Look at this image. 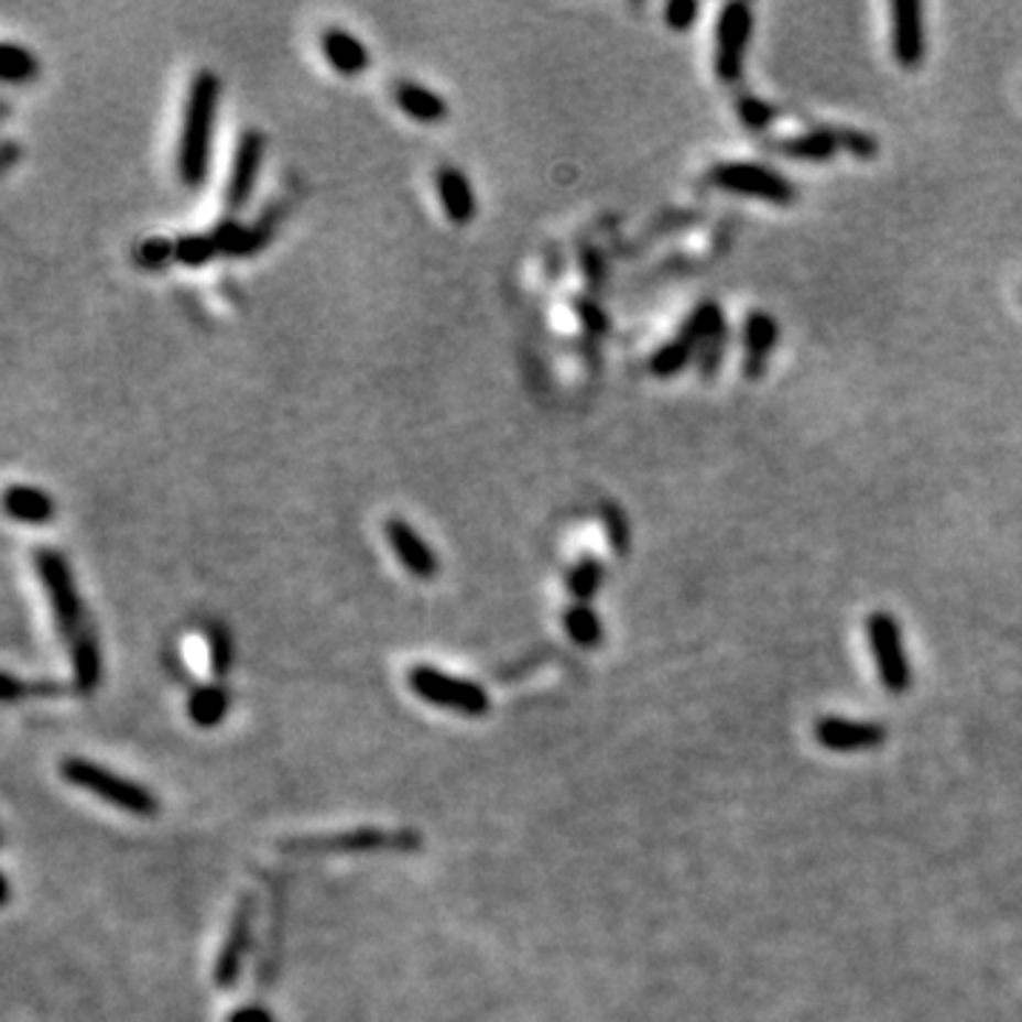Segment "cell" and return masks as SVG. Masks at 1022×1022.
<instances>
[{
  "instance_id": "obj_1",
  "label": "cell",
  "mask_w": 1022,
  "mask_h": 1022,
  "mask_svg": "<svg viewBox=\"0 0 1022 1022\" xmlns=\"http://www.w3.org/2000/svg\"><path fill=\"white\" fill-rule=\"evenodd\" d=\"M216 102H219V77L210 68H199L188 86V97L182 108L180 142H176V174L191 188H196L208 176Z\"/></svg>"
},
{
  "instance_id": "obj_2",
  "label": "cell",
  "mask_w": 1022,
  "mask_h": 1022,
  "mask_svg": "<svg viewBox=\"0 0 1022 1022\" xmlns=\"http://www.w3.org/2000/svg\"><path fill=\"white\" fill-rule=\"evenodd\" d=\"M34 572L46 588L48 606H52L54 622H57V631H61L66 648L86 639L88 633H95V628L86 622L83 599L77 594L75 577H72V568L63 559V554L54 552V548H37L34 552Z\"/></svg>"
},
{
  "instance_id": "obj_3",
  "label": "cell",
  "mask_w": 1022,
  "mask_h": 1022,
  "mask_svg": "<svg viewBox=\"0 0 1022 1022\" xmlns=\"http://www.w3.org/2000/svg\"><path fill=\"white\" fill-rule=\"evenodd\" d=\"M61 775L68 781V784H75V787L88 790V793H95L97 798L108 801V804H115L117 809H126L131 815H142V818H151L160 809V801L154 798L151 790H145L137 781H128L122 775L111 773L106 766L95 764V761L88 759H63L61 761Z\"/></svg>"
},
{
  "instance_id": "obj_4",
  "label": "cell",
  "mask_w": 1022,
  "mask_h": 1022,
  "mask_svg": "<svg viewBox=\"0 0 1022 1022\" xmlns=\"http://www.w3.org/2000/svg\"><path fill=\"white\" fill-rule=\"evenodd\" d=\"M406 685L415 693L417 699L430 702L444 710H455L460 716H478L489 714V693L478 685V682L464 679V676H452V673L441 671L432 665H415L406 673Z\"/></svg>"
},
{
  "instance_id": "obj_5",
  "label": "cell",
  "mask_w": 1022,
  "mask_h": 1022,
  "mask_svg": "<svg viewBox=\"0 0 1022 1022\" xmlns=\"http://www.w3.org/2000/svg\"><path fill=\"white\" fill-rule=\"evenodd\" d=\"M707 182L714 188L727 191V194L739 196H753V199H764L773 205H793L798 199V191L793 188V182L787 176H781L779 171L755 165V162H721L714 165Z\"/></svg>"
},
{
  "instance_id": "obj_6",
  "label": "cell",
  "mask_w": 1022,
  "mask_h": 1022,
  "mask_svg": "<svg viewBox=\"0 0 1022 1022\" xmlns=\"http://www.w3.org/2000/svg\"><path fill=\"white\" fill-rule=\"evenodd\" d=\"M867 637L869 648H872L874 667H878V676H881V685L889 693H894V696L906 693L912 687V665L906 660V648H903L898 619L889 611L869 613Z\"/></svg>"
},
{
  "instance_id": "obj_7",
  "label": "cell",
  "mask_w": 1022,
  "mask_h": 1022,
  "mask_svg": "<svg viewBox=\"0 0 1022 1022\" xmlns=\"http://www.w3.org/2000/svg\"><path fill=\"white\" fill-rule=\"evenodd\" d=\"M284 849L293 852H376V849H406L421 847V835L412 829H381V827H361L350 833L338 835H318V838H302V841L282 844Z\"/></svg>"
},
{
  "instance_id": "obj_8",
  "label": "cell",
  "mask_w": 1022,
  "mask_h": 1022,
  "mask_svg": "<svg viewBox=\"0 0 1022 1022\" xmlns=\"http://www.w3.org/2000/svg\"><path fill=\"white\" fill-rule=\"evenodd\" d=\"M750 37H753V9L747 3H727L716 26V75L721 83H736L741 77Z\"/></svg>"
},
{
  "instance_id": "obj_9",
  "label": "cell",
  "mask_w": 1022,
  "mask_h": 1022,
  "mask_svg": "<svg viewBox=\"0 0 1022 1022\" xmlns=\"http://www.w3.org/2000/svg\"><path fill=\"white\" fill-rule=\"evenodd\" d=\"M262 154H264L262 131H256V128L242 131V137H239V142H236L228 182H225V210H228V214L242 210L244 203L250 199V194H253L256 176H259V168H262Z\"/></svg>"
},
{
  "instance_id": "obj_10",
  "label": "cell",
  "mask_w": 1022,
  "mask_h": 1022,
  "mask_svg": "<svg viewBox=\"0 0 1022 1022\" xmlns=\"http://www.w3.org/2000/svg\"><path fill=\"white\" fill-rule=\"evenodd\" d=\"M815 741L827 747L833 753H858V750H872L881 747L889 739V730L878 721H855L841 719V716H824L815 721Z\"/></svg>"
},
{
  "instance_id": "obj_11",
  "label": "cell",
  "mask_w": 1022,
  "mask_h": 1022,
  "mask_svg": "<svg viewBox=\"0 0 1022 1022\" xmlns=\"http://www.w3.org/2000/svg\"><path fill=\"white\" fill-rule=\"evenodd\" d=\"M892 54L903 68H917L926 54V32H923V7L915 0L892 3Z\"/></svg>"
},
{
  "instance_id": "obj_12",
  "label": "cell",
  "mask_w": 1022,
  "mask_h": 1022,
  "mask_svg": "<svg viewBox=\"0 0 1022 1022\" xmlns=\"http://www.w3.org/2000/svg\"><path fill=\"white\" fill-rule=\"evenodd\" d=\"M383 534L390 540L392 552L401 559L406 572L417 579H432L437 577V554L432 552L421 534L406 523L404 518H390L383 523Z\"/></svg>"
},
{
  "instance_id": "obj_13",
  "label": "cell",
  "mask_w": 1022,
  "mask_h": 1022,
  "mask_svg": "<svg viewBox=\"0 0 1022 1022\" xmlns=\"http://www.w3.org/2000/svg\"><path fill=\"white\" fill-rule=\"evenodd\" d=\"M250 928H253V898H244L236 909L233 921L228 926V937H225V946L216 957V986L219 989H230L239 977V969H242V957L250 946Z\"/></svg>"
},
{
  "instance_id": "obj_14",
  "label": "cell",
  "mask_w": 1022,
  "mask_h": 1022,
  "mask_svg": "<svg viewBox=\"0 0 1022 1022\" xmlns=\"http://www.w3.org/2000/svg\"><path fill=\"white\" fill-rule=\"evenodd\" d=\"M775 341H779V324L770 313L755 309L744 322V376L750 381L764 376L766 361L773 356Z\"/></svg>"
},
{
  "instance_id": "obj_15",
  "label": "cell",
  "mask_w": 1022,
  "mask_h": 1022,
  "mask_svg": "<svg viewBox=\"0 0 1022 1022\" xmlns=\"http://www.w3.org/2000/svg\"><path fill=\"white\" fill-rule=\"evenodd\" d=\"M322 52L324 57L330 61V66L344 77L361 75V72H367V66H370V52H367V46L358 41L356 34L341 26L324 29Z\"/></svg>"
},
{
  "instance_id": "obj_16",
  "label": "cell",
  "mask_w": 1022,
  "mask_h": 1022,
  "mask_svg": "<svg viewBox=\"0 0 1022 1022\" xmlns=\"http://www.w3.org/2000/svg\"><path fill=\"white\" fill-rule=\"evenodd\" d=\"M435 185L437 194H441V203H444L446 216H449L455 225H466L475 216V194H471V185L466 180V174L455 165H441L435 174Z\"/></svg>"
},
{
  "instance_id": "obj_17",
  "label": "cell",
  "mask_w": 1022,
  "mask_h": 1022,
  "mask_svg": "<svg viewBox=\"0 0 1022 1022\" xmlns=\"http://www.w3.org/2000/svg\"><path fill=\"white\" fill-rule=\"evenodd\" d=\"M775 149L787 154L790 160L827 162L841 151V140H838V128H820V131H807L798 137H784L775 142Z\"/></svg>"
},
{
  "instance_id": "obj_18",
  "label": "cell",
  "mask_w": 1022,
  "mask_h": 1022,
  "mask_svg": "<svg viewBox=\"0 0 1022 1022\" xmlns=\"http://www.w3.org/2000/svg\"><path fill=\"white\" fill-rule=\"evenodd\" d=\"M3 505H7L9 518L29 525H43L54 518L52 498L37 486H9L7 494H3Z\"/></svg>"
},
{
  "instance_id": "obj_19",
  "label": "cell",
  "mask_w": 1022,
  "mask_h": 1022,
  "mask_svg": "<svg viewBox=\"0 0 1022 1022\" xmlns=\"http://www.w3.org/2000/svg\"><path fill=\"white\" fill-rule=\"evenodd\" d=\"M395 100L404 115L417 122H441L446 117V100L432 88L415 80H401L395 86Z\"/></svg>"
},
{
  "instance_id": "obj_20",
  "label": "cell",
  "mask_w": 1022,
  "mask_h": 1022,
  "mask_svg": "<svg viewBox=\"0 0 1022 1022\" xmlns=\"http://www.w3.org/2000/svg\"><path fill=\"white\" fill-rule=\"evenodd\" d=\"M725 333H727V324H725V313H721V307L716 302H705L693 309L691 316H687L679 338H685L693 350L699 352L702 344L714 341V338L725 336Z\"/></svg>"
},
{
  "instance_id": "obj_21",
  "label": "cell",
  "mask_w": 1022,
  "mask_h": 1022,
  "mask_svg": "<svg viewBox=\"0 0 1022 1022\" xmlns=\"http://www.w3.org/2000/svg\"><path fill=\"white\" fill-rule=\"evenodd\" d=\"M72 653V667H75V682L83 693L97 691L102 676V656H100V642L95 633H88L86 639L75 642L68 648Z\"/></svg>"
},
{
  "instance_id": "obj_22",
  "label": "cell",
  "mask_w": 1022,
  "mask_h": 1022,
  "mask_svg": "<svg viewBox=\"0 0 1022 1022\" xmlns=\"http://www.w3.org/2000/svg\"><path fill=\"white\" fill-rule=\"evenodd\" d=\"M563 628L579 648H599L602 645V637H606L597 611H594L588 602H574V606L563 613Z\"/></svg>"
},
{
  "instance_id": "obj_23",
  "label": "cell",
  "mask_w": 1022,
  "mask_h": 1022,
  "mask_svg": "<svg viewBox=\"0 0 1022 1022\" xmlns=\"http://www.w3.org/2000/svg\"><path fill=\"white\" fill-rule=\"evenodd\" d=\"M230 705V696L225 687L219 685H208L194 691L188 702V716L196 721L199 727H216L219 721L225 719Z\"/></svg>"
},
{
  "instance_id": "obj_24",
  "label": "cell",
  "mask_w": 1022,
  "mask_h": 1022,
  "mask_svg": "<svg viewBox=\"0 0 1022 1022\" xmlns=\"http://www.w3.org/2000/svg\"><path fill=\"white\" fill-rule=\"evenodd\" d=\"M37 75V57L26 46L0 43V77L7 83H26Z\"/></svg>"
},
{
  "instance_id": "obj_25",
  "label": "cell",
  "mask_w": 1022,
  "mask_h": 1022,
  "mask_svg": "<svg viewBox=\"0 0 1022 1022\" xmlns=\"http://www.w3.org/2000/svg\"><path fill=\"white\" fill-rule=\"evenodd\" d=\"M602 563L597 557H583L572 565V572H568V591L577 597V602H591L594 594L599 591L602 586Z\"/></svg>"
},
{
  "instance_id": "obj_26",
  "label": "cell",
  "mask_w": 1022,
  "mask_h": 1022,
  "mask_svg": "<svg viewBox=\"0 0 1022 1022\" xmlns=\"http://www.w3.org/2000/svg\"><path fill=\"white\" fill-rule=\"evenodd\" d=\"M693 358H696V350H693V347L685 341V338L676 336L673 341H667L665 347H660V350L653 352V356H651V372H653V376H660V378H671V376H676V372L685 370V367L693 361Z\"/></svg>"
},
{
  "instance_id": "obj_27",
  "label": "cell",
  "mask_w": 1022,
  "mask_h": 1022,
  "mask_svg": "<svg viewBox=\"0 0 1022 1022\" xmlns=\"http://www.w3.org/2000/svg\"><path fill=\"white\" fill-rule=\"evenodd\" d=\"M216 250H222V248H219L214 233L210 236L191 233V236H182L180 242H174V259H180V262H185V264H205L208 259H214Z\"/></svg>"
},
{
  "instance_id": "obj_28",
  "label": "cell",
  "mask_w": 1022,
  "mask_h": 1022,
  "mask_svg": "<svg viewBox=\"0 0 1022 1022\" xmlns=\"http://www.w3.org/2000/svg\"><path fill=\"white\" fill-rule=\"evenodd\" d=\"M602 520H606V534H608L611 548L619 554V557H626L628 545H631V525H628L622 509H619V505L606 503L602 505Z\"/></svg>"
},
{
  "instance_id": "obj_29",
  "label": "cell",
  "mask_w": 1022,
  "mask_h": 1022,
  "mask_svg": "<svg viewBox=\"0 0 1022 1022\" xmlns=\"http://www.w3.org/2000/svg\"><path fill=\"white\" fill-rule=\"evenodd\" d=\"M208 653H210V671L216 676H225L230 671V660H233V648H230V637L225 628L208 626Z\"/></svg>"
},
{
  "instance_id": "obj_30",
  "label": "cell",
  "mask_w": 1022,
  "mask_h": 1022,
  "mask_svg": "<svg viewBox=\"0 0 1022 1022\" xmlns=\"http://www.w3.org/2000/svg\"><path fill=\"white\" fill-rule=\"evenodd\" d=\"M739 117L747 128H753V131H764V128L775 120V111H773V106H766V102L755 100V97H741Z\"/></svg>"
},
{
  "instance_id": "obj_31",
  "label": "cell",
  "mask_w": 1022,
  "mask_h": 1022,
  "mask_svg": "<svg viewBox=\"0 0 1022 1022\" xmlns=\"http://www.w3.org/2000/svg\"><path fill=\"white\" fill-rule=\"evenodd\" d=\"M838 140H841V151H849L858 160H872L878 154V140L869 134H861V131H847V128H838Z\"/></svg>"
},
{
  "instance_id": "obj_32",
  "label": "cell",
  "mask_w": 1022,
  "mask_h": 1022,
  "mask_svg": "<svg viewBox=\"0 0 1022 1022\" xmlns=\"http://www.w3.org/2000/svg\"><path fill=\"white\" fill-rule=\"evenodd\" d=\"M696 14H699V3H693V0H673L667 3L665 9V21L673 32H687L696 21Z\"/></svg>"
},
{
  "instance_id": "obj_33",
  "label": "cell",
  "mask_w": 1022,
  "mask_h": 1022,
  "mask_svg": "<svg viewBox=\"0 0 1022 1022\" xmlns=\"http://www.w3.org/2000/svg\"><path fill=\"white\" fill-rule=\"evenodd\" d=\"M137 262L145 264V268H156V264H165L174 256V242H165V239H149V242H142L137 248Z\"/></svg>"
},
{
  "instance_id": "obj_34",
  "label": "cell",
  "mask_w": 1022,
  "mask_h": 1022,
  "mask_svg": "<svg viewBox=\"0 0 1022 1022\" xmlns=\"http://www.w3.org/2000/svg\"><path fill=\"white\" fill-rule=\"evenodd\" d=\"M577 313H579V318H583V324H586V330H591V333L606 330V316H602V309H599L597 304L579 302Z\"/></svg>"
},
{
  "instance_id": "obj_35",
  "label": "cell",
  "mask_w": 1022,
  "mask_h": 1022,
  "mask_svg": "<svg viewBox=\"0 0 1022 1022\" xmlns=\"http://www.w3.org/2000/svg\"><path fill=\"white\" fill-rule=\"evenodd\" d=\"M583 270H586V279L594 284V287L602 282V259H599L597 248L583 250Z\"/></svg>"
},
{
  "instance_id": "obj_36",
  "label": "cell",
  "mask_w": 1022,
  "mask_h": 1022,
  "mask_svg": "<svg viewBox=\"0 0 1022 1022\" xmlns=\"http://www.w3.org/2000/svg\"><path fill=\"white\" fill-rule=\"evenodd\" d=\"M228 1022H276V1020H273V1016H270L264 1009H259V1005H250V1009H239L236 1014H230Z\"/></svg>"
},
{
  "instance_id": "obj_37",
  "label": "cell",
  "mask_w": 1022,
  "mask_h": 1022,
  "mask_svg": "<svg viewBox=\"0 0 1022 1022\" xmlns=\"http://www.w3.org/2000/svg\"><path fill=\"white\" fill-rule=\"evenodd\" d=\"M14 154H18V149H14V142H12V140L3 142V168H9V165H12V162H14Z\"/></svg>"
}]
</instances>
